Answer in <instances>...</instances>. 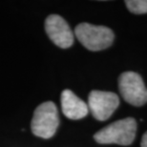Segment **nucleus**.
<instances>
[{
    "label": "nucleus",
    "mask_w": 147,
    "mask_h": 147,
    "mask_svg": "<svg viewBox=\"0 0 147 147\" xmlns=\"http://www.w3.org/2000/svg\"><path fill=\"white\" fill-rule=\"evenodd\" d=\"M136 132L137 121L133 117H126L117 120L96 132L94 139L100 144L129 145L134 142Z\"/></svg>",
    "instance_id": "1"
},
{
    "label": "nucleus",
    "mask_w": 147,
    "mask_h": 147,
    "mask_svg": "<svg viewBox=\"0 0 147 147\" xmlns=\"http://www.w3.org/2000/svg\"><path fill=\"white\" fill-rule=\"evenodd\" d=\"M78 41L90 51H101L110 47L114 41V32L105 26L81 23L75 29Z\"/></svg>",
    "instance_id": "2"
},
{
    "label": "nucleus",
    "mask_w": 147,
    "mask_h": 147,
    "mask_svg": "<svg viewBox=\"0 0 147 147\" xmlns=\"http://www.w3.org/2000/svg\"><path fill=\"white\" fill-rule=\"evenodd\" d=\"M59 125L57 108L52 101L41 103L34 113L31 128L36 137L50 139L57 132Z\"/></svg>",
    "instance_id": "3"
},
{
    "label": "nucleus",
    "mask_w": 147,
    "mask_h": 147,
    "mask_svg": "<svg viewBox=\"0 0 147 147\" xmlns=\"http://www.w3.org/2000/svg\"><path fill=\"white\" fill-rule=\"evenodd\" d=\"M119 88L126 102L134 106H142L147 102V89L139 74L124 72L119 76Z\"/></svg>",
    "instance_id": "4"
},
{
    "label": "nucleus",
    "mask_w": 147,
    "mask_h": 147,
    "mask_svg": "<svg viewBox=\"0 0 147 147\" xmlns=\"http://www.w3.org/2000/svg\"><path fill=\"white\" fill-rule=\"evenodd\" d=\"M119 104V98L115 93L104 91H92L88 98V108L98 120H106Z\"/></svg>",
    "instance_id": "5"
},
{
    "label": "nucleus",
    "mask_w": 147,
    "mask_h": 147,
    "mask_svg": "<svg viewBox=\"0 0 147 147\" xmlns=\"http://www.w3.org/2000/svg\"><path fill=\"white\" fill-rule=\"evenodd\" d=\"M45 31L55 45L62 49L71 47L74 43V34L65 20L57 14H52L45 20Z\"/></svg>",
    "instance_id": "6"
},
{
    "label": "nucleus",
    "mask_w": 147,
    "mask_h": 147,
    "mask_svg": "<svg viewBox=\"0 0 147 147\" xmlns=\"http://www.w3.org/2000/svg\"><path fill=\"white\" fill-rule=\"evenodd\" d=\"M60 101L64 116L70 119H83L89 112L88 104L70 90L63 91L61 94Z\"/></svg>",
    "instance_id": "7"
},
{
    "label": "nucleus",
    "mask_w": 147,
    "mask_h": 147,
    "mask_svg": "<svg viewBox=\"0 0 147 147\" xmlns=\"http://www.w3.org/2000/svg\"><path fill=\"white\" fill-rule=\"evenodd\" d=\"M125 4L133 13L142 14L147 13V0H126Z\"/></svg>",
    "instance_id": "8"
},
{
    "label": "nucleus",
    "mask_w": 147,
    "mask_h": 147,
    "mask_svg": "<svg viewBox=\"0 0 147 147\" xmlns=\"http://www.w3.org/2000/svg\"><path fill=\"white\" fill-rule=\"evenodd\" d=\"M142 147H147V132L143 135L142 139V143H140Z\"/></svg>",
    "instance_id": "9"
}]
</instances>
